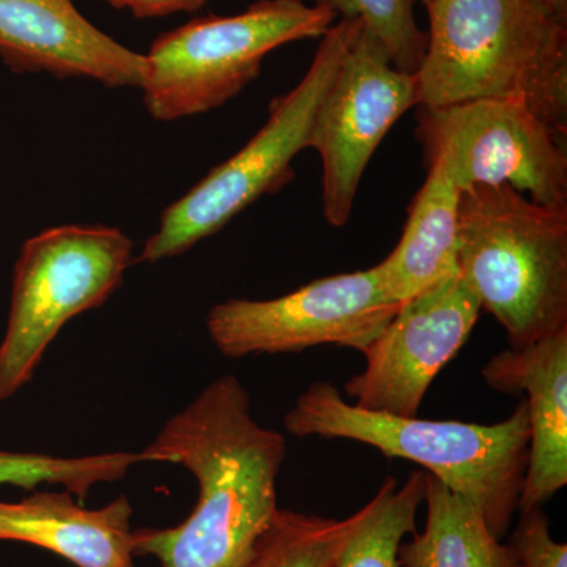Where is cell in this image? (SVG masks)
<instances>
[{
  "mask_svg": "<svg viewBox=\"0 0 567 567\" xmlns=\"http://www.w3.org/2000/svg\"><path fill=\"white\" fill-rule=\"evenodd\" d=\"M114 9L128 10L134 18L169 17L175 13H192L203 9L208 0H104Z\"/></svg>",
  "mask_w": 567,
  "mask_h": 567,
  "instance_id": "7402d4cb",
  "label": "cell"
},
{
  "mask_svg": "<svg viewBox=\"0 0 567 567\" xmlns=\"http://www.w3.org/2000/svg\"><path fill=\"white\" fill-rule=\"evenodd\" d=\"M509 546L520 567H567V546L551 537L548 518L540 507L520 513Z\"/></svg>",
  "mask_w": 567,
  "mask_h": 567,
  "instance_id": "44dd1931",
  "label": "cell"
},
{
  "mask_svg": "<svg viewBox=\"0 0 567 567\" xmlns=\"http://www.w3.org/2000/svg\"><path fill=\"white\" fill-rule=\"evenodd\" d=\"M132 516L123 495L85 509L70 492H33L18 503L0 502V540L47 548L76 567H134Z\"/></svg>",
  "mask_w": 567,
  "mask_h": 567,
  "instance_id": "5bb4252c",
  "label": "cell"
},
{
  "mask_svg": "<svg viewBox=\"0 0 567 567\" xmlns=\"http://www.w3.org/2000/svg\"><path fill=\"white\" fill-rule=\"evenodd\" d=\"M425 527L399 547V567H520L514 548L487 527L483 514L425 472Z\"/></svg>",
  "mask_w": 567,
  "mask_h": 567,
  "instance_id": "2e32d148",
  "label": "cell"
},
{
  "mask_svg": "<svg viewBox=\"0 0 567 567\" xmlns=\"http://www.w3.org/2000/svg\"><path fill=\"white\" fill-rule=\"evenodd\" d=\"M364 506L346 518L279 509L245 567H336L364 518Z\"/></svg>",
  "mask_w": 567,
  "mask_h": 567,
  "instance_id": "ac0fdd59",
  "label": "cell"
},
{
  "mask_svg": "<svg viewBox=\"0 0 567 567\" xmlns=\"http://www.w3.org/2000/svg\"><path fill=\"white\" fill-rule=\"evenodd\" d=\"M132 256L133 241L117 227L59 226L25 241L0 344V401L31 382L63 324L117 290Z\"/></svg>",
  "mask_w": 567,
  "mask_h": 567,
  "instance_id": "52a82bcc",
  "label": "cell"
},
{
  "mask_svg": "<svg viewBox=\"0 0 567 567\" xmlns=\"http://www.w3.org/2000/svg\"><path fill=\"white\" fill-rule=\"evenodd\" d=\"M141 453H110L84 457H58L50 454L6 453L0 451V484L35 488L58 484L71 495L84 499L100 483H115L126 476Z\"/></svg>",
  "mask_w": 567,
  "mask_h": 567,
  "instance_id": "d6986e66",
  "label": "cell"
},
{
  "mask_svg": "<svg viewBox=\"0 0 567 567\" xmlns=\"http://www.w3.org/2000/svg\"><path fill=\"white\" fill-rule=\"evenodd\" d=\"M284 427L295 436L352 440L415 462L468 498L499 540L518 511L529 446L525 399L502 423H462L372 412L347 402L331 383L316 382L298 395Z\"/></svg>",
  "mask_w": 567,
  "mask_h": 567,
  "instance_id": "3957f363",
  "label": "cell"
},
{
  "mask_svg": "<svg viewBox=\"0 0 567 567\" xmlns=\"http://www.w3.org/2000/svg\"><path fill=\"white\" fill-rule=\"evenodd\" d=\"M360 28V22L352 20L331 25L303 80L274 100L260 132L164 210L159 229L142 249L140 262L181 256L219 233L265 194L279 192L293 181V159L311 148L320 103Z\"/></svg>",
  "mask_w": 567,
  "mask_h": 567,
  "instance_id": "8992f818",
  "label": "cell"
},
{
  "mask_svg": "<svg viewBox=\"0 0 567 567\" xmlns=\"http://www.w3.org/2000/svg\"><path fill=\"white\" fill-rule=\"evenodd\" d=\"M417 107L517 100L567 136V20L547 0H434Z\"/></svg>",
  "mask_w": 567,
  "mask_h": 567,
  "instance_id": "7a4b0ae2",
  "label": "cell"
},
{
  "mask_svg": "<svg viewBox=\"0 0 567 567\" xmlns=\"http://www.w3.org/2000/svg\"><path fill=\"white\" fill-rule=\"evenodd\" d=\"M0 59L13 73L141 87L145 55L82 17L73 0H0Z\"/></svg>",
  "mask_w": 567,
  "mask_h": 567,
  "instance_id": "7c38bea8",
  "label": "cell"
},
{
  "mask_svg": "<svg viewBox=\"0 0 567 567\" xmlns=\"http://www.w3.org/2000/svg\"><path fill=\"white\" fill-rule=\"evenodd\" d=\"M457 271L511 349L567 330V207L533 203L509 185L462 189Z\"/></svg>",
  "mask_w": 567,
  "mask_h": 567,
  "instance_id": "277c9868",
  "label": "cell"
},
{
  "mask_svg": "<svg viewBox=\"0 0 567 567\" xmlns=\"http://www.w3.org/2000/svg\"><path fill=\"white\" fill-rule=\"evenodd\" d=\"M327 0H257L234 17L186 22L153 41L141 87L153 118L173 122L235 99L284 44L322 39L334 24Z\"/></svg>",
  "mask_w": 567,
  "mask_h": 567,
  "instance_id": "5b68a950",
  "label": "cell"
},
{
  "mask_svg": "<svg viewBox=\"0 0 567 567\" xmlns=\"http://www.w3.org/2000/svg\"><path fill=\"white\" fill-rule=\"evenodd\" d=\"M423 2L425 3V6H429V3L434 2V0H423Z\"/></svg>",
  "mask_w": 567,
  "mask_h": 567,
  "instance_id": "603a6c76",
  "label": "cell"
},
{
  "mask_svg": "<svg viewBox=\"0 0 567 567\" xmlns=\"http://www.w3.org/2000/svg\"><path fill=\"white\" fill-rule=\"evenodd\" d=\"M286 451L281 432L254 420L237 377L213 380L141 453L189 470L197 505L177 527L133 532L134 557L163 567H245L281 509L276 483Z\"/></svg>",
  "mask_w": 567,
  "mask_h": 567,
  "instance_id": "6da1fadb",
  "label": "cell"
},
{
  "mask_svg": "<svg viewBox=\"0 0 567 567\" xmlns=\"http://www.w3.org/2000/svg\"><path fill=\"white\" fill-rule=\"evenodd\" d=\"M416 140L427 167L458 192L509 185L533 203L567 207V136L517 100L420 107Z\"/></svg>",
  "mask_w": 567,
  "mask_h": 567,
  "instance_id": "ba28073f",
  "label": "cell"
},
{
  "mask_svg": "<svg viewBox=\"0 0 567 567\" xmlns=\"http://www.w3.org/2000/svg\"><path fill=\"white\" fill-rule=\"evenodd\" d=\"M427 169L401 240L379 264L388 292L401 305L457 271L461 192L439 167Z\"/></svg>",
  "mask_w": 567,
  "mask_h": 567,
  "instance_id": "9a60e30c",
  "label": "cell"
},
{
  "mask_svg": "<svg viewBox=\"0 0 567 567\" xmlns=\"http://www.w3.org/2000/svg\"><path fill=\"white\" fill-rule=\"evenodd\" d=\"M483 379L498 393L527 394L529 446L518 511L540 507L567 484V330L496 353Z\"/></svg>",
  "mask_w": 567,
  "mask_h": 567,
  "instance_id": "4fadbf2b",
  "label": "cell"
},
{
  "mask_svg": "<svg viewBox=\"0 0 567 567\" xmlns=\"http://www.w3.org/2000/svg\"><path fill=\"white\" fill-rule=\"evenodd\" d=\"M480 312L458 271L410 298L368 347L365 368L347 380L346 394L361 409L417 416L429 386L461 352Z\"/></svg>",
  "mask_w": 567,
  "mask_h": 567,
  "instance_id": "8fae6325",
  "label": "cell"
},
{
  "mask_svg": "<svg viewBox=\"0 0 567 567\" xmlns=\"http://www.w3.org/2000/svg\"><path fill=\"white\" fill-rule=\"evenodd\" d=\"M379 265L327 276L274 300H229L213 306L207 330L224 357L300 353L338 346L364 353L398 315Z\"/></svg>",
  "mask_w": 567,
  "mask_h": 567,
  "instance_id": "9c48e42d",
  "label": "cell"
},
{
  "mask_svg": "<svg viewBox=\"0 0 567 567\" xmlns=\"http://www.w3.org/2000/svg\"><path fill=\"white\" fill-rule=\"evenodd\" d=\"M342 20L360 22L399 71L416 74L427 50V33L417 25L415 0H327Z\"/></svg>",
  "mask_w": 567,
  "mask_h": 567,
  "instance_id": "ffe728a7",
  "label": "cell"
},
{
  "mask_svg": "<svg viewBox=\"0 0 567 567\" xmlns=\"http://www.w3.org/2000/svg\"><path fill=\"white\" fill-rule=\"evenodd\" d=\"M425 472L410 473L404 484L386 477L336 567H399L398 551L406 535L416 532V514L424 503Z\"/></svg>",
  "mask_w": 567,
  "mask_h": 567,
  "instance_id": "e0dca14e",
  "label": "cell"
},
{
  "mask_svg": "<svg viewBox=\"0 0 567 567\" xmlns=\"http://www.w3.org/2000/svg\"><path fill=\"white\" fill-rule=\"evenodd\" d=\"M417 106L416 74L404 73L360 28L317 112L312 151L322 159V213L333 227L352 215L365 167L388 132Z\"/></svg>",
  "mask_w": 567,
  "mask_h": 567,
  "instance_id": "30bf717a",
  "label": "cell"
}]
</instances>
